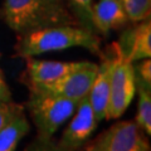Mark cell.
Wrapping results in <instances>:
<instances>
[{
    "label": "cell",
    "instance_id": "obj_1",
    "mask_svg": "<svg viewBox=\"0 0 151 151\" xmlns=\"http://www.w3.org/2000/svg\"><path fill=\"white\" fill-rule=\"evenodd\" d=\"M0 14L18 34L57 25H81L65 0H4Z\"/></svg>",
    "mask_w": 151,
    "mask_h": 151
},
{
    "label": "cell",
    "instance_id": "obj_2",
    "mask_svg": "<svg viewBox=\"0 0 151 151\" xmlns=\"http://www.w3.org/2000/svg\"><path fill=\"white\" fill-rule=\"evenodd\" d=\"M74 47L101 54V38L94 30L81 25H57L18 34L15 54L22 58Z\"/></svg>",
    "mask_w": 151,
    "mask_h": 151
},
{
    "label": "cell",
    "instance_id": "obj_3",
    "mask_svg": "<svg viewBox=\"0 0 151 151\" xmlns=\"http://www.w3.org/2000/svg\"><path fill=\"white\" fill-rule=\"evenodd\" d=\"M29 91V100L25 107L37 129L38 140H52V136L60 129V126L72 117L78 102L48 92L34 89Z\"/></svg>",
    "mask_w": 151,
    "mask_h": 151
},
{
    "label": "cell",
    "instance_id": "obj_4",
    "mask_svg": "<svg viewBox=\"0 0 151 151\" xmlns=\"http://www.w3.org/2000/svg\"><path fill=\"white\" fill-rule=\"evenodd\" d=\"M111 57L110 97L106 120L119 119L129 108L136 93V77L134 63L122 53L117 42L108 47Z\"/></svg>",
    "mask_w": 151,
    "mask_h": 151
},
{
    "label": "cell",
    "instance_id": "obj_5",
    "mask_svg": "<svg viewBox=\"0 0 151 151\" xmlns=\"http://www.w3.org/2000/svg\"><path fill=\"white\" fill-rule=\"evenodd\" d=\"M135 121H120L83 145L84 151H151Z\"/></svg>",
    "mask_w": 151,
    "mask_h": 151
},
{
    "label": "cell",
    "instance_id": "obj_6",
    "mask_svg": "<svg viewBox=\"0 0 151 151\" xmlns=\"http://www.w3.org/2000/svg\"><path fill=\"white\" fill-rule=\"evenodd\" d=\"M97 63L84 60V63L79 68L69 72L64 77L59 78L58 81L40 87H32L29 89L48 92L55 94V96H60L68 98V100L79 102L83 97H86L88 94L93 83V79L97 74Z\"/></svg>",
    "mask_w": 151,
    "mask_h": 151
},
{
    "label": "cell",
    "instance_id": "obj_7",
    "mask_svg": "<svg viewBox=\"0 0 151 151\" xmlns=\"http://www.w3.org/2000/svg\"><path fill=\"white\" fill-rule=\"evenodd\" d=\"M97 125L98 121L86 96L78 102L72 119L58 141V145L64 149L77 151L89 140L97 129Z\"/></svg>",
    "mask_w": 151,
    "mask_h": 151
},
{
    "label": "cell",
    "instance_id": "obj_8",
    "mask_svg": "<svg viewBox=\"0 0 151 151\" xmlns=\"http://www.w3.org/2000/svg\"><path fill=\"white\" fill-rule=\"evenodd\" d=\"M84 60L79 62H60V60H42L33 57L27 58L25 82L28 87H40L53 83L72 70L79 68Z\"/></svg>",
    "mask_w": 151,
    "mask_h": 151
},
{
    "label": "cell",
    "instance_id": "obj_9",
    "mask_svg": "<svg viewBox=\"0 0 151 151\" xmlns=\"http://www.w3.org/2000/svg\"><path fill=\"white\" fill-rule=\"evenodd\" d=\"M129 23L121 0H98L92 6V24L94 30L108 35L112 30L125 28Z\"/></svg>",
    "mask_w": 151,
    "mask_h": 151
},
{
    "label": "cell",
    "instance_id": "obj_10",
    "mask_svg": "<svg viewBox=\"0 0 151 151\" xmlns=\"http://www.w3.org/2000/svg\"><path fill=\"white\" fill-rule=\"evenodd\" d=\"M129 60L132 63L151 57V23L150 20L140 22L137 25L127 29L117 42Z\"/></svg>",
    "mask_w": 151,
    "mask_h": 151
},
{
    "label": "cell",
    "instance_id": "obj_11",
    "mask_svg": "<svg viewBox=\"0 0 151 151\" xmlns=\"http://www.w3.org/2000/svg\"><path fill=\"white\" fill-rule=\"evenodd\" d=\"M101 63L98 64L97 74L93 79L91 89L87 94L88 102L91 105L97 121L100 122L106 119L108 97H110V70H111V57L106 50L101 54Z\"/></svg>",
    "mask_w": 151,
    "mask_h": 151
},
{
    "label": "cell",
    "instance_id": "obj_12",
    "mask_svg": "<svg viewBox=\"0 0 151 151\" xmlns=\"http://www.w3.org/2000/svg\"><path fill=\"white\" fill-rule=\"evenodd\" d=\"M29 121L24 113L0 131V151H15L20 140L29 132Z\"/></svg>",
    "mask_w": 151,
    "mask_h": 151
},
{
    "label": "cell",
    "instance_id": "obj_13",
    "mask_svg": "<svg viewBox=\"0 0 151 151\" xmlns=\"http://www.w3.org/2000/svg\"><path fill=\"white\" fill-rule=\"evenodd\" d=\"M137 92V113L135 122L147 136L151 135V86L136 79Z\"/></svg>",
    "mask_w": 151,
    "mask_h": 151
},
{
    "label": "cell",
    "instance_id": "obj_14",
    "mask_svg": "<svg viewBox=\"0 0 151 151\" xmlns=\"http://www.w3.org/2000/svg\"><path fill=\"white\" fill-rule=\"evenodd\" d=\"M129 22L140 23L147 20L151 12V0H121Z\"/></svg>",
    "mask_w": 151,
    "mask_h": 151
},
{
    "label": "cell",
    "instance_id": "obj_15",
    "mask_svg": "<svg viewBox=\"0 0 151 151\" xmlns=\"http://www.w3.org/2000/svg\"><path fill=\"white\" fill-rule=\"evenodd\" d=\"M68 5L72 9L74 15L78 18L82 27L94 30L92 24V6L93 0H68ZM96 32V30H94ZM97 33V32H96Z\"/></svg>",
    "mask_w": 151,
    "mask_h": 151
},
{
    "label": "cell",
    "instance_id": "obj_16",
    "mask_svg": "<svg viewBox=\"0 0 151 151\" xmlns=\"http://www.w3.org/2000/svg\"><path fill=\"white\" fill-rule=\"evenodd\" d=\"M23 115V107L12 101H0V131Z\"/></svg>",
    "mask_w": 151,
    "mask_h": 151
},
{
    "label": "cell",
    "instance_id": "obj_17",
    "mask_svg": "<svg viewBox=\"0 0 151 151\" xmlns=\"http://www.w3.org/2000/svg\"><path fill=\"white\" fill-rule=\"evenodd\" d=\"M135 77L142 83L151 86V60L150 58L141 59V62L134 65Z\"/></svg>",
    "mask_w": 151,
    "mask_h": 151
},
{
    "label": "cell",
    "instance_id": "obj_18",
    "mask_svg": "<svg viewBox=\"0 0 151 151\" xmlns=\"http://www.w3.org/2000/svg\"><path fill=\"white\" fill-rule=\"evenodd\" d=\"M39 145H37L35 147H32L30 151H72L68 149H64L62 146H59L58 142H53V141H39Z\"/></svg>",
    "mask_w": 151,
    "mask_h": 151
},
{
    "label": "cell",
    "instance_id": "obj_19",
    "mask_svg": "<svg viewBox=\"0 0 151 151\" xmlns=\"http://www.w3.org/2000/svg\"><path fill=\"white\" fill-rule=\"evenodd\" d=\"M0 101H12V92L4 78L1 68H0Z\"/></svg>",
    "mask_w": 151,
    "mask_h": 151
}]
</instances>
